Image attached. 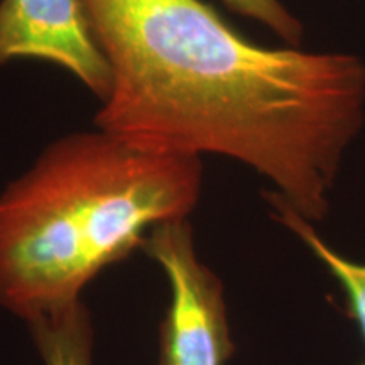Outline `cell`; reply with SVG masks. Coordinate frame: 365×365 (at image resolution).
<instances>
[{
  "instance_id": "3",
  "label": "cell",
  "mask_w": 365,
  "mask_h": 365,
  "mask_svg": "<svg viewBox=\"0 0 365 365\" xmlns=\"http://www.w3.org/2000/svg\"><path fill=\"white\" fill-rule=\"evenodd\" d=\"M143 252L161 267L170 286L158 365H227L235 349L223 284L196 254L188 218L154 227Z\"/></svg>"
},
{
  "instance_id": "5",
  "label": "cell",
  "mask_w": 365,
  "mask_h": 365,
  "mask_svg": "<svg viewBox=\"0 0 365 365\" xmlns=\"http://www.w3.org/2000/svg\"><path fill=\"white\" fill-rule=\"evenodd\" d=\"M27 328L43 365H95V328L83 301Z\"/></svg>"
},
{
  "instance_id": "7",
  "label": "cell",
  "mask_w": 365,
  "mask_h": 365,
  "mask_svg": "<svg viewBox=\"0 0 365 365\" xmlns=\"http://www.w3.org/2000/svg\"><path fill=\"white\" fill-rule=\"evenodd\" d=\"M223 4L232 12L267 27L289 46L299 44L303 24L281 0H223Z\"/></svg>"
},
{
  "instance_id": "1",
  "label": "cell",
  "mask_w": 365,
  "mask_h": 365,
  "mask_svg": "<svg viewBox=\"0 0 365 365\" xmlns=\"http://www.w3.org/2000/svg\"><path fill=\"white\" fill-rule=\"evenodd\" d=\"M112 70L93 127L135 148L222 156L309 222L330 208L365 118V63L267 48L203 0H85Z\"/></svg>"
},
{
  "instance_id": "4",
  "label": "cell",
  "mask_w": 365,
  "mask_h": 365,
  "mask_svg": "<svg viewBox=\"0 0 365 365\" xmlns=\"http://www.w3.org/2000/svg\"><path fill=\"white\" fill-rule=\"evenodd\" d=\"M17 59L61 68L100 103L112 90L85 0H0V68Z\"/></svg>"
},
{
  "instance_id": "6",
  "label": "cell",
  "mask_w": 365,
  "mask_h": 365,
  "mask_svg": "<svg viewBox=\"0 0 365 365\" xmlns=\"http://www.w3.org/2000/svg\"><path fill=\"white\" fill-rule=\"evenodd\" d=\"M266 200L272 210L274 218L282 223L287 230L298 235L317 259L328 269V272L340 282L341 289L349 301L355 322L365 340V262L350 261L345 255L331 249L314 230L312 222L296 213L293 208L281 200L274 191H267Z\"/></svg>"
},
{
  "instance_id": "2",
  "label": "cell",
  "mask_w": 365,
  "mask_h": 365,
  "mask_svg": "<svg viewBox=\"0 0 365 365\" xmlns=\"http://www.w3.org/2000/svg\"><path fill=\"white\" fill-rule=\"evenodd\" d=\"M202 191V158L98 127L58 137L0 191V308L29 325L80 303L154 227L188 218Z\"/></svg>"
}]
</instances>
